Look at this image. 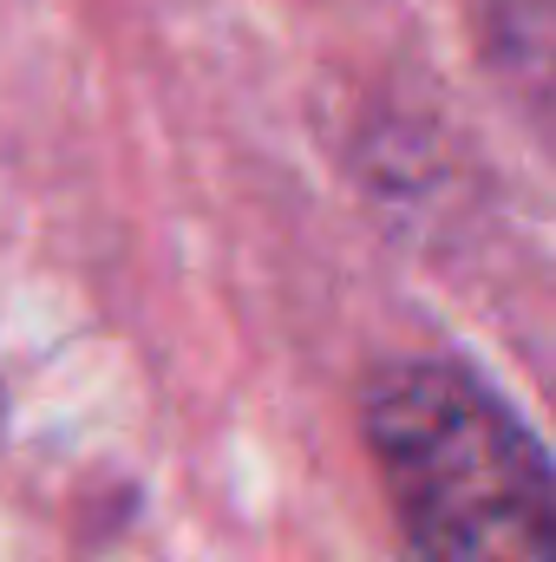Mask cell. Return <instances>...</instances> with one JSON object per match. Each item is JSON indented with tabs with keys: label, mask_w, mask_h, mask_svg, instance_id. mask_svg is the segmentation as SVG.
I'll return each mask as SVG.
<instances>
[{
	"label": "cell",
	"mask_w": 556,
	"mask_h": 562,
	"mask_svg": "<svg viewBox=\"0 0 556 562\" xmlns=\"http://www.w3.org/2000/svg\"><path fill=\"white\" fill-rule=\"evenodd\" d=\"M360 431L413 562H556V464L478 373L393 360Z\"/></svg>",
	"instance_id": "6da1fadb"
}]
</instances>
